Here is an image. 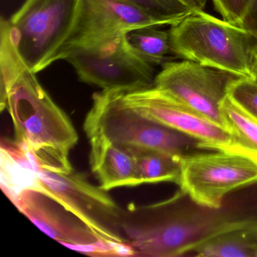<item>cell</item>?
<instances>
[{
  "label": "cell",
  "mask_w": 257,
  "mask_h": 257,
  "mask_svg": "<svg viewBox=\"0 0 257 257\" xmlns=\"http://www.w3.org/2000/svg\"><path fill=\"white\" fill-rule=\"evenodd\" d=\"M257 227V183L237 189L219 208L198 204L182 189L159 202L123 209L121 228L135 256L192 255L210 239Z\"/></svg>",
  "instance_id": "obj_1"
},
{
  "label": "cell",
  "mask_w": 257,
  "mask_h": 257,
  "mask_svg": "<svg viewBox=\"0 0 257 257\" xmlns=\"http://www.w3.org/2000/svg\"><path fill=\"white\" fill-rule=\"evenodd\" d=\"M0 109H8L16 142L28 150L39 168L73 172L69 156L79 135L27 67L8 34L0 38Z\"/></svg>",
  "instance_id": "obj_2"
},
{
  "label": "cell",
  "mask_w": 257,
  "mask_h": 257,
  "mask_svg": "<svg viewBox=\"0 0 257 257\" xmlns=\"http://www.w3.org/2000/svg\"><path fill=\"white\" fill-rule=\"evenodd\" d=\"M92 100L84 122L88 138L98 135L119 147L158 150L180 159L211 151L196 138L154 121L127 105L121 90L94 93Z\"/></svg>",
  "instance_id": "obj_3"
},
{
  "label": "cell",
  "mask_w": 257,
  "mask_h": 257,
  "mask_svg": "<svg viewBox=\"0 0 257 257\" xmlns=\"http://www.w3.org/2000/svg\"><path fill=\"white\" fill-rule=\"evenodd\" d=\"M169 34L171 52L178 58L252 79L257 39L242 27L193 10L171 26Z\"/></svg>",
  "instance_id": "obj_4"
},
{
  "label": "cell",
  "mask_w": 257,
  "mask_h": 257,
  "mask_svg": "<svg viewBox=\"0 0 257 257\" xmlns=\"http://www.w3.org/2000/svg\"><path fill=\"white\" fill-rule=\"evenodd\" d=\"M82 5L83 0H26L8 20L15 46L33 73L60 61L77 29Z\"/></svg>",
  "instance_id": "obj_5"
},
{
  "label": "cell",
  "mask_w": 257,
  "mask_h": 257,
  "mask_svg": "<svg viewBox=\"0 0 257 257\" xmlns=\"http://www.w3.org/2000/svg\"><path fill=\"white\" fill-rule=\"evenodd\" d=\"M62 60L73 66L81 82L106 91L155 85L154 67L132 49L126 34L72 49Z\"/></svg>",
  "instance_id": "obj_6"
},
{
  "label": "cell",
  "mask_w": 257,
  "mask_h": 257,
  "mask_svg": "<svg viewBox=\"0 0 257 257\" xmlns=\"http://www.w3.org/2000/svg\"><path fill=\"white\" fill-rule=\"evenodd\" d=\"M33 187L46 192L76 215L103 240L126 243L121 208L107 191L89 183L85 174H64L38 168Z\"/></svg>",
  "instance_id": "obj_7"
},
{
  "label": "cell",
  "mask_w": 257,
  "mask_h": 257,
  "mask_svg": "<svg viewBox=\"0 0 257 257\" xmlns=\"http://www.w3.org/2000/svg\"><path fill=\"white\" fill-rule=\"evenodd\" d=\"M257 183V165L241 155L207 151L181 159L179 186L198 204L219 208L231 192Z\"/></svg>",
  "instance_id": "obj_8"
},
{
  "label": "cell",
  "mask_w": 257,
  "mask_h": 257,
  "mask_svg": "<svg viewBox=\"0 0 257 257\" xmlns=\"http://www.w3.org/2000/svg\"><path fill=\"white\" fill-rule=\"evenodd\" d=\"M240 76L194 61H168L156 76L155 85L168 91L213 122L225 127L222 100L230 85Z\"/></svg>",
  "instance_id": "obj_9"
},
{
  "label": "cell",
  "mask_w": 257,
  "mask_h": 257,
  "mask_svg": "<svg viewBox=\"0 0 257 257\" xmlns=\"http://www.w3.org/2000/svg\"><path fill=\"white\" fill-rule=\"evenodd\" d=\"M121 92L124 101L145 116L196 138L206 150L231 153L232 137L225 127L168 91L153 86Z\"/></svg>",
  "instance_id": "obj_10"
},
{
  "label": "cell",
  "mask_w": 257,
  "mask_h": 257,
  "mask_svg": "<svg viewBox=\"0 0 257 257\" xmlns=\"http://www.w3.org/2000/svg\"><path fill=\"white\" fill-rule=\"evenodd\" d=\"M175 24L121 0H83L77 29L61 54L60 61L72 49L91 46L134 30Z\"/></svg>",
  "instance_id": "obj_11"
},
{
  "label": "cell",
  "mask_w": 257,
  "mask_h": 257,
  "mask_svg": "<svg viewBox=\"0 0 257 257\" xmlns=\"http://www.w3.org/2000/svg\"><path fill=\"white\" fill-rule=\"evenodd\" d=\"M12 201L41 231L65 246L104 240L61 203L37 188H24Z\"/></svg>",
  "instance_id": "obj_12"
},
{
  "label": "cell",
  "mask_w": 257,
  "mask_h": 257,
  "mask_svg": "<svg viewBox=\"0 0 257 257\" xmlns=\"http://www.w3.org/2000/svg\"><path fill=\"white\" fill-rule=\"evenodd\" d=\"M91 152L90 165L106 191L118 187L140 186L136 162L132 153L98 135L88 137Z\"/></svg>",
  "instance_id": "obj_13"
},
{
  "label": "cell",
  "mask_w": 257,
  "mask_h": 257,
  "mask_svg": "<svg viewBox=\"0 0 257 257\" xmlns=\"http://www.w3.org/2000/svg\"><path fill=\"white\" fill-rule=\"evenodd\" d=\"M225 129L232 137L231 153L241 155L257 165V118L227 95L220 106Z\"/></svg>",
  "instance_id": "obj_14"
},
{
  "label": "cell",
  "mask_w": 257,
  "mask_h": 257,
  "mask_svg": "<svg viewBox=\"0 0 257 257\" xmlns=\"http://www.w3.org/2000/svg\"><path fill=\"white\" fill-rule=\"evenodd\" d=\"M134 156L141 184L168 182L178 185L181 175V159L150 149L123 147Z\"/></svg>",
  "instance_id": "obj_15"
},
{
  "label": "cell",
  "mask_w": 257,
  "mask_h": 257,
  "mask_svg": "<svg viewBox=\"0 0 257 257\" xmlns=\"http://www.w3.org/2000/svg\"><path fill=\"white\" fill-rule=\"evenodd\" d=\"M198 257H257V227L237 228L215 236L198 246Z\"/></svg>",
  "instance_id": "obj_16"
},
{
  "label": "cell",
  "mask_w": 257,
  "mask_h": 257,
  "mask_svg": "<svg viewBox=\"0 0 257 257\" xmlns=\"http://www.w3.org/2000/svg\"><path fill=\"white\" fill-rule=\"evenodd\" d=\"M159 28H141L126 34L132 49L153 66L168 62V55L171 52L169 31Z\"/></svg>",
  "instance_id": "obj_17"
},
{
  "label": "cell",
  "mask_w": 257,
  "mask_h": 257,
  "mask_svg": "<svg viewBox=\"0 0 257 257\" xmlns=\"http://www.w3.org/2000/svg\"><path fill=\"white\" fill-rule=\"evenodd\" d=\"M136 6L142 10L162 19L180 22L193 10L180 2V0H121Z\"/></svg>",
  "instance_id": "obj_18"
},
{
  "label": "cell",
  "mask_w": 257,
  "mask_h": 257,
  "mask_svg": "<svg viewBox=\"0 0 257 257\" xmlns=\"http://www.w3.org/2000/svg\"><path fill=\"white\" fill-rule=\"evenodd\" d=\"M228 95L257 118V83L250 78L240 77L232 82Z\"/></svg>",
  "instance_id": "obj_19"
},
{
  "label": "cell",
  "mask_w": 257,
  "mask_h": 257,
  "mask_svg": "<svg viewBox=\"0 0 257 257\" xmlns=\"http://www.w3.org/2000/svg\"><path fill=\"white\" fill-rule=\"evenodd\" d=\"M213 8L227 22L239 25L244 0H211Z\"/></svg>",
  "instance_id": "obj_20"
},
{
  "label": "cell",
  "mask_w": 257,
  "mask_h": 257,
  "mask_svg": "<svg viewBox=\"0 0 257 257\" xmlns=\"http://www.w3.org/2000/svg\"><path fill=\"white\" fill-rule=\"evenodd\" d=\"M239 26L257 39V0H244Z\"/></svg>",
  "instance_id": "obj_21"
},
{
  "label": "cell",
  "mask_w": 257,
  "mask_h": 257,
  "mask_svg": "<svg viewBox=\"0 0 257 257\" xmlns=\"http://www.w3.org/2000/svg\"><path fill=\"white\" fill-rule=\"evenodd\" d=\"M185 5L193 10H204L208 0H180Z\"/></svg>",
  "instance_id": "obj_22"
},
{
  "label": "cell",
  "mask_w": 257,
  "mask_h": 257,
  "mask_svg": "<svg viewBox=\"0 0 257 257\" xmlns=\"http://www.w3.org/2000/svg\"><path fill=\"white\" fill-rule=\"evenodd\" d=\"M252 79L257 83V41L252 49Z\"/></svg>",
  "instance_id": "obj_23"
}]
</instances>
